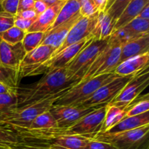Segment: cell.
Segmentation results:
<instances>
[{
	"instance_id": "6da1fadb",
	"label": "cell",
	"mask_w": 149,
	"mask_h": 149,
	"mask_svg": "<svg viewBox=\"0 0 149 149\" xmlns=\"http://www.w3.org/2000/svg\"><path fill=\"white\" fill-rule=\"evenodd\" d=\"M74 85L75 84L67 77L65 68L47 72L36 82L17 87V108L38 103Z\"/></svg>"
},
{
	"instance_id": "7a4b0ae2",
	"label": "cell",
	"mask_w": 149,
	"mask_h": 149,
	"mask_svg": "<svg viewBox=\"0 0 149 149\" xmlns=\"http://www.w3.org/2000/svg\"><path fill=\"white\" fill-rule=\"evenodd\" d=\"M68 89L43 99L38 103L25 107L17 108L5 113H0V127L14 131L28 129L36 116L49 111L55 102Z\"/></svg>"
},
{
	"instance_id": "3957f363",
	"label": "cell",
	"mask_w": 149,
	"mask_h": 149,
	"mask_svg": "<svg viewBox=\"0 0 149 149\" xmlns=\"http://www.w3.org/2000/svg\"><path fill=\"white\" fill-rule=\"evenodd\" d=\"M116 77L117 75L114 73H110L80 81L68 89L54 104L61 106H79L90 98L100 87L113 80Z\"/></svg>"
},
{
	"instance_id": "277c9868",
	"label": "cell",
	"mask_w": 149,
	"mask_h": 149,
	"mask_svg": "<svg viewBox=\"0 0 149 149\" xmlns=\"http://www.w3.org/2000/svg\"><path fill=\"white\" fill-rule=\"evenodd\" d=\"M109 39L100 41L93 39L90 45L80 51L79 53L65 67L67 77L75 85L81 81L96 58L106 48L109 43Z\"/></svg>"
},
{
	"instance_id": "5b68a950",
	"label": "cell",
	"mask_w": 149,
	"mask_h": 149,
	"mask_svg": "<svg viewBox=\"0 0 149 149\" xmlns=\"http://www.w3.org/2000/svg\"><path fill=\"white\" fill-rule=\"evenodd\" d=\"M148 132L149 125H146L117 133L100 132L93 138L109 143L118 149H148Z\"/></svg>"
},
{
	"instance_id": "8992f818",
	"label": "cell",
	"mask_w": 149,
	"mask_h": 149,
	"mask_svg": "<svg viewBox=\"0 0 149 149\" xmlns=\"http://www.w3.org/2000/svg\"><path fill=\"white\" fill-rule=\"evenodd\" d=\"M122 46L121 44L109 41L107 46L96 58L81 81L103 74L113 73L119 64Z\"/></svg>"
},
{
	"instance_id": "52a82bcc",
	"label": "cell",
	"mask_w": 149,
	"mask_h": 149,
	"mask_svg": "<svg viewBox=\"0 0 149 149\" xmlns=\"http://www.w3.org/2000/svg\"><path fill=\"white\" fill-rule=\"evenodd\" d=\"M148 84L149 67L134 75L109 104L117 106H130Z\"/></svg>"
},
{
	"instance_id": "ba28073f",
	"label": "cell",
	"mask_w": 149,
	"mask_h": 149,
	"mask_svg": "<svg viewBox=\"0 0 149 149\" xmlns=\"http://www.w3.org/2000/svg\"><path fill=\"white\" fill-rule=\"evenodd\" d=\"M132 77L133 76L132 75L126 77L117 76L113 80L100 87L90 98L83 102L79 106L84 107L106 106L119 94Z\"/></svg>"
},
{
	"instance_id": "9c48e42d",
	"label": "cell",
	"mask_w": 149,
	"mask_h": 149,
	"mask_svg": "<svg viewBox=\"0 0 149 149\" xmlns=\"http://www.w3.org/2000/svg\"><path fill=\"white\" fill-rule=\"evenodd\" d=\"M92 138L78 135H65L46 140L19 143L39 149H84Z\"/></svg>"
},
{
	"instance_id": "30bf717a",
	"label": "cell",
	"mask_w": 149,
	"mask_h": 149,
	"mask_svg": "<svg viewBox=\"0 0 149 149\" xmlns=\"http://www.w3.org/2000/svg\"><path fill=\"white\" fill-rule=\"evenodd\" d=\"M55 48L47 45H39L36 49L26 53L20 63V78L39 75L41 65L51 58Z\"/></svg>"
},
{
	"instance_id": "8fae6325",
	"label": "cell",
	"mask_w": 149,
	"mask_h": 149,
	"mask_svg": "<svg viewBox=\"0 0 149 149\" xmlns=\"http://www.w3.org/2000/svg\"><path fill=\"white\" fill-rule=\"evenodd\" d=\"M98 13L89 17L81 16L79 19L78 21L71 28L62 45L54 52L51 58L74 44L81 42L84 39L93 38L92 37V32L95 26Z\"/></svg>"
},
{
	"instance_id": "7c38bea8",
	"label": "cell",
	"mask_w": 149,
	"mask_h": 149,
	"mask_svg": "<svg viewBox=\"0 0 149 149\" xmlns=\"http://www.w3.org/2000/svg\"><path fill=\"white\" fill-rule=\"evenodd\" d=\"M99 107L101 106L84 107L81 106H61L53 104L49 111L56 120L58 127L63 128L71 126Z\"/></svg>"
},
{
	"instance_id": "4fadbf2b",
	"label": "cell",
	"mask_w": 149,
	"mask_h": 149,
	"mask_svg": "<svg viewBox=\"0 0 149 149\" xmlns=\"http://www.w3.org/2000/svg\"><path fill=\"white\" fill-rule=\"evenodd\" d=\"M93 41V38L84 39L79 42L68 47L44 63L39 69V74H45L58 68H65L85 47Z\"/></svg>"
},
{
	"instance_id": "5bb4252c",
	"label": "cell",
	"mask_w": 149,
	"mask_h": 149,
	"mask_svg": "<svg viewBox=\"0 0 149 149\" xmlns=\"http://www.w3.org/2000/svg\"><path fill=\"white\" fill-rule=\"evenodd\" d=\"M26 52L22 42L10 45L1 41L0 44V64L19 71L20 63Z\"/></svg>"
},
{
	"instance_id": "9a60e30c",
	"label": "cell",
	"mask_w": 149,
	"mask_h": 149,
	"mask_svg": "<svg viewBox=\"0 0 149 149\" xmlns=\"http://www.w3.org/2000/svg\"><path fill=\"white\" fill-rule=\"evenodd\" d=\"M81 17L80 13L74 16L68 21L56 26V27L48 30L45 33L43 39L41 42L40 45H47L55 48V50L62 45L65 40L67 34L68 33L71 28Z\"/></svg>"
},
{
	"instance_id": "2e32d148",
	"label": "cell",
	"mask_w": 149,
	"mask_h": 149,
	"mask_svg": "<svg viewBox=\"0 0 149 149\" xmlns=\"http://www.w3.org/2000/svg\"><path fill=\"white\" fill-rule=\"evenodd\" d=\"M67 0H59L52 5L49 6L43 13L39 15L34 23L28 29L27 32H43L47 31L53 25Z\"/></svg>"
},
{
	"instance_id": "e0dca14e",
	"label": "cell",
	"mask_w": 149,
	"mask_h": 149,
	"mask_svg": "<svg viewBox=\"0 0 149 149\" xmlns=\"http://www.w3.org/2000/svg\"><path fill=\"white\" fill-rule=\"evenodd\" d=\"M149 52L127 59L117 65L113 73L119 77L134 76L148 67Z\"/></svg>"
},
{
	"instance_id": "ac0fdd59",
	"label": "cell",
	"mask_w": 149,
	"mask_h": 149,
	"mask_svg": "<svg viewBox=\"0 0 149 149\" xmlns=\"http://www.w3.org/2000/svg\"><path fill=\"white\" fill-rule=\"evenodd\" d=\"M149 52V33L138 36L122 45L119 63L127 59Z\"/></svg>"
},
{
	"instance_id": "d6986e66",
	"label": "cell",
	"mask_w": 149,
	"mask_h": 149,
	"mask_svg": "<svg viewBox=\"0 0 149 149\" xmlns=\"http://www.w3.org/2000/svg\"><path fill=\"white\" fill-rule=\"evenodd\" d=\"M114 27V23L108 13L99 12L97 21L92 32V37L94 40H104L110 37Z\"/></svg>"
},
{
	"instance_id": "ffe728a7",
	"label": "cell",
	"mask_w": 149,
	"mask_h": 149,
	"mask_svg": "<svg viewBox=\"0 0 149 149\" xmlns=\"http://www.w3.org/2000/svg\"><path fill=\"white\" fill-rule=\"evenodd\" d=\"M146 125H149V111L137 116L125 117L111 129L104 132L117 133V132L132 130Z\"/></svg>"
},
{
	"instance_id": "44dd1931",
	"label": "cell",
	"mask_w": 149,
	"mask_h": 149,
	"mask_svg": "<svg viewBox=\"0 0 149 149\" xmlns=\"http://www.w3.org/2000/svg\"><path fill=\"white\" fill-rule=\"evenodd\" d=\"M148 3L149 0H132L125 7L116 21L113 30H116L123 27L131 20L138 17L143 8Z\"/></svg>"
},
{
	"instance_id": "7402d4cb",
	"label": "cell",
	"mask_w": 149,
	"mask_h": 149,
	"mask_svg": "<svg viewBox=\"0 0 149 149\" xmlns=\"http://www.w3.org/2000/svg\"><path fill=\"white\" fill-rule=\"evenodd\" d=\"M129 106H117L109 103L106 104L105 119L101 132H107L121 122L126 116Z\"/></svg>"
},
{
	"instance_id": "603a6c76",
	"label": "cell",
	"mask_w": 149,
	"mask_h": 149,
	"mask_svg": "<svg viewBox=\"0 0 149 149\" xmlns=\"http://www.w3.org/2000/svg\"><path fill=\"white\" fill-rule=\"evenodd\" d=\"M79 10L80 4L78 0H67L60 11L55 23L49 29H53L74 17L79 13Z\"/></svg>"
},
{
	"instance_id": "cb8c5ba5",
	"label": "cell",
	"mask_w": 149,
	"mask_h": 149,
	"mask_svg": "<svg viewBox=\"0 0 149 149\" xmlns=\"http://www.w3.org/2000/svg\"><path fill=\"white\" fill-rule=\"evenodd\" d=\"M55 127H58L56 120L49 111H47L36 116L26 130H43Z\"/></svg>"
},
{
	"instance_id": "d4e9b609",
	"label": "cell",
	"mask_w": 149,
	"mask_h": 149,
	"mask_svg": "<svg viewBox=\"0 0 149 149\" xmlns=\"http://www.w3.org/2000/svg\"><path fill=\"white\" fill-rule=\"evenodd\" d=\"M20 79L18 71L0 64V83L13 88H17Z\"/></svg>"
},
{
	"instance_id": "484cf974",
	"label": "cell",
	"mask_w": 149,
	"mask_h": 149,
	"mask_svg": "<svg viewBox=\"0 0 149 149\" xmlns=\"http://www.w3.org/2000/svg\"><path fill=\"white\" fill-rule=\"evenodd\" d=\"M122 28H124L133 36H142L149 33V20L136 17Z\"/></svg>"
},
{
	"instance_id": "4316f807",
	"label": "cell",
	"mask_w": 149,
	"mask_h": 149,
	"mask_svg": "<svg viewBox=\"0 0 149 149\" xmlns=\"http://www.w3.org/2000/svg\"><path fill=\"white\" fill-rule=\"evenodd\" d=\"M20 143L18 136L14 130L0 127V147L4 149L15 147Z\"/></svg>"
},
{
	"instance_id": "83f0119b",
	"label": "cell",
	"mask_w": 149,
	"mask_h": 149,
	"mask_svg": "<svg viewBox=\"0 0 149 149\" xmlns=\"http://www.w3.org/2000/svg\"><path fill=\"white\" fill-rule=\"evenodd\" d=\"M45 33L43 32H26L22 42L26 53L39 47L43 39Z\"/></svg>"
},
{
	"instance_id": "f1b7e54d",
	"label": "cell",
	"mask_w": 149,
	"mask_h": 149,
	"mask_svg": "<svg viewBox=\"0 0 149 149\" xmlns=\"http://www.w3.org/2000/svg\"><path fill=\"white\" fill-rule=\"evenodd\" d=\"M26 33V31L14 26L1 33L0 38L1 41H4L10 45H15L23 42Z\"/></svg>"
},
{
	"instance_id": "f546056e",
	"label": "cell",
	"mask_w": 149,
	"mask_h": 149,
	"mask_svg": "<svg viewBox=\"0 0 149 149\" xmlns=\"http://www.w3.org/2000/svg\"><path fill=\"white\" fill-rule=\"evenodd\" d=\"M149 111V100L148 95L146 94L143 96V98L141 99L140 100L137 101L136 103H133L132 102L130 106L128 107L127 111L126 113L125 117L129 116H134L137 115L142 114Z\"/></svg>"
},
{
	"instance_id": "4dcf8cb0",
	"label": "cell",
	"mask_w": 149,
	"mask_h": 149,
	"mask_svg": "<svg viewBox=\"0 0 149 149\" xmlns=\"http://www.w3.org/2000/svg\"><path fill=\"white\" fill-rule=\"evenodd\" d=\"M17 108V93L0 95V113H5Z\"/></svg>"
},
{
	"instance_id": "1f68e13d",
	"label": "cell",
	"mask_w": 149,
	"mask_h": 149,
	"mask_svg": "<svg viewBox=\"0 0 149 149\" xmlns=\"http://www.w3.org/2000/svg\"><path fill=\"white\" fill-rule=\"evenodd\" d=\"M131 1L132 0H113V2L110 7L104 11L110 15L114 25L123 10Z\"/></svg>"
},
{
	"instance_id": "d6a6232c",
	"label": "cell",
	"mask_w": 149,
	"mask_h": 149,
	"mask_svg": "<svg viewBox=\"0 0 149 149\" xmlns=\"http://www.w3.org/2000/svg\"><path fill=\"white\" fill-rule=\"evenodd\" d=\"M80 4L79 13L82 17H89L98 13L93 0H78Z\"/></svg>"
},
{
	"instance_id": "836d02e7",
	"label": "cell",
	"mask_w": 149,
	"mask_h": 149,
	"mask_svg": "<svg viewBox=\"0 0 149 149\" xmlns=\"http://www.w3.org/2000/svg\"><path fill=\"white\" fill-rule=\"evenodd\" d=\"M15 15L6 13L0 12V34L14 26Z\"/></svg>"
},
{
	"instance_id": "e575fe53",
	"label": "cell",
	"mask_w": 149,
	"mask_h": 149,
	"mask_svg": "<svg viewBox=\"0 0 149 149\" xmlns=\"http://www.w3.org/2000/svg\"><path fill=\"white\" fill-rule=\"evenodd\" d=\"M84 149H118L109 143L97 141L93 138L90 139Z\"/></svg>"
},
{
	"instance_id": "d590c367",
	"label": "cell",
	"mask_w": 149,
	"mask_h": 149,
	"mask_svg": "<svg viewBox=\"0 0 149 149\" xmlns=\"http://www.w3.org/2000/svg\"><path fill=\"white\" fill-rule=\"evenodd\" d=\"M19 0H3L1 3L3 11L15 15L17 12Z\"/></svg>"
},
{
	"instance_id": "8d00e7d4",
	"label": "cell",
	"mask_w": 149,
	"mask_h": 149,
	"mask_svg": "<svg viewBox=\"0 0 149 149\" xmlns=\"http://www.w3.org/2000/svg\"><path fill=\"white\" fill-rule=\"evenodd\" d=\"M36 20V19H23L15 15L14 26L27 32L28 29L31 26V25L34 23Z\"/></svg>"
},
{
	"instance_id": "74e56055",
	"label": "cell",
	"mask_w": 149,
	"mask_h": 149,
	"mask_svg": "<svg viewBox=\"0 0 149 149\" xmlns=\"http://www.w3.org/2000/svg\"><path fill=\"white\" fill-rule=\"evenodd\" d=\"M35 0H19L18 7H17V13L22 11L33 9Z\"/></svg>"
},
{
	"instance_id": "f35d334b",
	"label": "cell",
	"mask_w": 149,
	"mask_h": 149,
	"mask_svg": "<svg viewBox=\"0 0 149 149\" xmlns=\"http://www.w3.org/2000/svg\"><path fill=\"white\" fill-rule=\"evenodd\" d=\"M49 7V6L44 1L41 0H35L34 5H33V10L36 13L38 16L43 13Z\"/></svg>"
},
{
	"instance_id": "ab89813d",
	"label": "cell",
	"mask_w": 149,
	"mask_h": 149,
	"mask_svg": "<svg viewBox=\"0 0 149 149\" xmlns=\"http://www.w3.org/2000/svg\"><path fill=\"white\" fill-rule=\"evenodd\" d=\"M15 15L23 19H36L38 17L33 9L24 10V11H22L20 13H17Z\"/></svg>"
},
{
	"instance_id": "60d3db41",
	"label": "cell",
	"mask_w": 149,
	"mask_h": 149,
	"mask_svg": "<svg viewBox=\"0 0 149 149\" xmlns=\"http://www.w3.org/2000/svg\"><path fill=\"white\" fill-rule=\"evenodd\" d=\"M96 9L98 12H103L106 10L108 0H93Z\"/></svg>"
},
{
	"instance_id": "b9f144b4",
	"label": "cell",
	"mask_w": 149,
	"mask_h": 149,
	"mask_svg": "<svg viewBox=\"0 0 149 149\" xmlns=\"http://www.w3.org/2000/svg\"><path fill=\"white\" fill-rule=\"evenodd\" d=\"M16 91H17V88H13L3 83H0V95L14 93H16Z\"/></svg>"
},
{
	"instance_id": "7bdbcfd3",
	"label": "cell",
	"mask_w": 149,
	"mask_h": 149,
	"mask_svg": "<svg viewBox=\"0 0 149 149\" xmlns=\"http://www.w3.org/2000/svg\"><path fill=\"white\" fill-rule=\"evenodd\" d=\"M138 17L144 19V20H149V3L143 8V10L139 13Z\"/></svg>"
},
{
	"instance_id": "ee69618b",
	"label": "cell",
	"mask_w": 149,
	"mask_h": 149,
	"mask_svg": "<svg viewBox=\"0 0 149 149\" xmlns=\"http://www.w3.org/2000/svg\"><path fill=\"white\" fill-rule=\"evenodd\" d=\"M41 1L45 2L49 7V6L52 5V4H54L55 3H56L57 1H59V0H41Z\"/></svg>"
},
{
	"instance_id": "f6af8a7d",
	"label": "cell",
	"mask_w": 149,
	"mask_h": 149,
	"mask_svg": "<svg viewBox=\"0 0 149 149\" xmlns=\"http://www.w3.org/2000/svg\"><path fill=\"white\" fill-rule=\"evenodd\" d=\"M112 2H113V0H108L107 5H106V10H105V11H106V10H107V9L109 8V7H110V6H111V4H112Z\"/></svg>"
},
{
	"instance_id": "bcb514c9",
	"label": "cell",
	"mask_w": 149,
	"mask_h": 149,
	"mask_svg": "<svg viewBox=\"0 0 149 149\" xmlns=\"http://www.w3.org/2000/svg\"><path fill=\"white\" fill-rule=\"evenodd\" d=\"M1 11H3V10H2V7H1V2H0V12H1Z\"/></svg>"
},
{
	"instance_id": "7dc6e473",
	"label": "cell",
	"mask_w": 149,
	"mask_h": 149,
	"mask_svg": "<svg viewBox=\"0 0 149 149\" xmlns=\"http://www.w3.org/2000/svg\"><path fill=\"white\" fill-rule=\"evenodd\" d=\"M1 38H0V44H1Z\"/></svg>"
},
{
	"instance_id": "c3c4849f",
	"label": "cell",
	"mask_w": 149,
	"mask_h": 149,
	"mask_svg": "<svg viewBox=\"0 0 149 149\" xmlns=\"http://www.w3.org/2000/svg\"><path fill=\"white\" fill-rule=\"evenodd\" d=\"M2 1H3V0H0V2L1 3V2H2Z\"/></svg>"
},
{
	"instance_id": "681fc988",
	"label": "cell",
	"mask_w": 149,
	"mask_h": 149,
	"mask_svg": "<svg viewBox=\"0 0 149 149\" xmlns=\"http://www.w3.org/2000/svg\"><path fill=\"white\" fill-rule=\"evenodd\" d=\"M0 149H4V148H1V147H0Z\"/></svg>"
}]
</instances>
